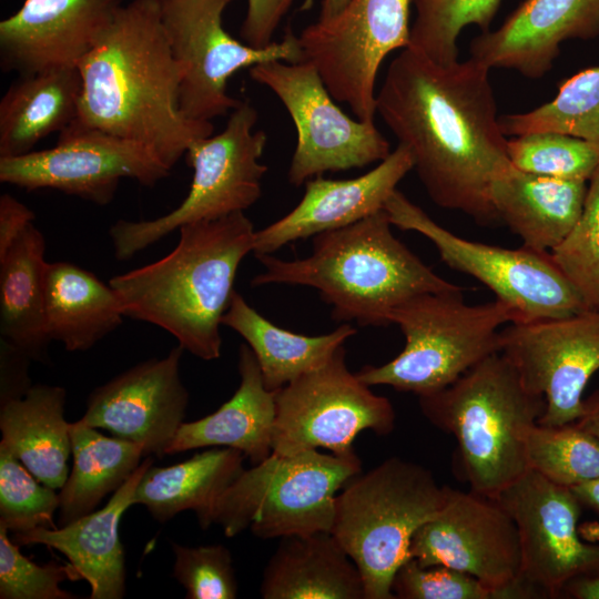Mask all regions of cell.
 I'll return each instance as SVG.
<instances>
[{"mask_svg": "<svg viewBox=\"0 0 599 599\" xmlns=\"http://www.w3.org/2000/svg\"><path fill=\"white\" fill-rule=\"evenodd\" d=\"M31 361L23 352L1 339L0 405L24 396L30 389L28 368Z\"/></svg>", "mask_w": 599, "mask_h": 599, "instance_id": "ee69618b", "label": "cell"}, {"mask_svg": "<svg viewBox=\"0 0 599 599\" xmlns=\"http://www.w3.org/2000/svg\"><path fill=\"white\" fill-rule=\"evenodd\" d=\"M384 210L392 225L428 238L448 267L487 286L515 313V323L561 318L587 309L548 252L463 238L437 224L398 190Z\"/></svg>", "mask_w": 599, "mask_h": 599, "instance_id": "30bf717a", "label": "cell"}, {"mask_svg": "<svg viewBox=\"0 0 599 599\" xmlns=\"http://www.w3.org/2000/svg\"><path fill=\"white\" fill-rule=\"evenodd\" d=\"M424 416L457 443L456 465L470 490L495 499L528 468L526 435L546 402L495 353L448 387L419 397Z\"/></svg>", "mask_w": 599, "mask_h": 599, "instance_id": "5b68a950", "label": "cell"}, {"mask_svg": "<svg viewBox=\"0 0 599 599\" xmlns=\"http://www.w3.org/2000/svg\"><path fill=\"white\" fill-rule=\"evenodd\" d=\"M413 0H349L334 18L298 35L304 60L356 119L374 121L376 79L385 58L409 44Z\"/></svg>", "mask_w": 599, "mask_h": 599, "instance_id": "5bb4252c", "label": "cell"}, {"mask_svg": "<svg viewBox=\"0 0 599 599\" xmlns=\"http://www.w3.org/2000/svg\"><path fill=\"white\" fill-rule=\"evenodd\" d=\"M222 325L245 339L257 359L264 385L270 390H277L321 367L347 338L356 334V328L348 323L317 336L293 333L271 323L236 292L222 317Z\"/></svg>", "mask_w": 599, "mask_h": 599, "instance_id": "1f68e13d", "label": "cell"}, {"mask_svg": "<svg viewBox=\"0 0 599 599\" xmlns=\"http://www.w3.org/2000/svg\"><path fill=\"white\" fill-rule=\"evenodd\" d=\"M232 1L160 0L162 24L181 69L180 111L191 121L211 122L240 104L227 93L229 79L238 70L272 60H304L298 35L291 30L261 49L231 37L222 18Z\"/></svg>", "mask_w": 599, "mask_h": 599, "instance_id": "8fae6325", "label": "cell"}, {"mask_svg": "<svg viewBox=\"0 0 599 599\" xmlns=\"http://www.w3.org/2000/svg\"><path fill=\"white\" fill-rule=\"evenodd\" d=\"M501 353L524 386L545 398L538 424L561 426L583 413L582 393L599 369V313L578 314L524 323H509L499 332Z\"/></svg>", "mask_w": 599, "mask_h": 599, "instance_id": "e0dca14e", "label": "cell"}, {"mask_svg": "<svg viewBox=\"0 0 599 599\" xmlns=\"http://www.w3.org/2000/svg\"><path fill=\"white\" fill-rule=\"evenodd\" d=\"M562 595L575 599H599V570L571 580Z\"/></svg>", "mask_w": 599, "mask_h": 599, "instance_id": "bcb514c9", "label": "cell"}, {"mask_svg": "<svg viewBox=\"0 0 599 599\" xmlns=\"http://www.w3.org/2000/svg\"><path fill=\"white\" fill-rule=\"evenodd\" d=\"M550 255L585 307L599 313V167L588 182L579 221Z\"/></svg>", "mask_w": 599, "mask_h": 599, "instance_id": "74e56055", "label": "cell"}, {"mask_svg": "<svg viewBox=\"0 0 599 599\" xmlns=\"http://www.w3.org/2000/svg\"><path fill=\"white\" fill-rule=\"evenodd\" d=\"M78 69L82 91L73 121L144 145L170 170L194 140L213 133L212 122L180 111L181 69L160 0L122 4Z\"/></svg>", "mask_w": 599, "mask_h": 599, "instance_id": "7a4b0ae2", "label": "cell"}, {"mask_svg": "<svg viewBox=\"0 0 599 599\" xmlns=\"http://www.w3.org/2000/svg\"><path fill=\"white\" fill-rule=\"evenodd\" d=\"M164 257L109 281L123 314L156 325L204 359L221 356L220 327L255 230L244 212L185 224Z\"/></svg>", "mask_w": 599, "mask_h": 599, "instance_id": "3957f363", "label": "cell"}, {"mask_svg": "<svg viewBox=\"0 0 599 599\" xmlns=\"http://www.w3.org/2000/svg\"><path fill=\"white\" fill-rule=\"evenodd\" d=\"M599 38V0H525L496 30L469 44L470 58L488 69L528 79L548 73L564 42Z\"/></svg>", "mask_w": 599, "mask_h": 599, "instance_id": "7402d4cb", "label": "cell"}, {"mask_svg": "<svg viewBox=\"0 0 599 599\" xmlns=\"http://www.w3.org/2000/svg\"><path fill=\"white\" fill-rule=\"evenodd\" d=\"M345 357L342 345L324 365L276 390L273 453L323 448L347 456L355 454L353 443L363 430L379 436L393 432L392 403L351 373Z\"/></svg>", "mask_w": 599, "mask_h": 599, "instance_id": "4fadbf2b", "label": "cell"}, {"mask_svg": "<svg viewBox=\"0 0 599 599\" xmlns=\"http://www.w3.org/2000/svg\"><path fill=\"white\" fill-rule=\"evenodd\" d=\"M445 494L429 469L390 457L337 495L331 532L356 565L365 599L395 598V572L410 558L414 534L438 512Z\"/></svg>", "mask_w": 599, "mask_h": 599, "instance_id": "8992f818", "label": "cell"}, {"mask_svg": "<svg viewBox=\"0 0 599 599\" xmlns=\"http://www.w3.org/2000/svg\"><path fill=\"white\" fill-rule=\"evenodd\" d=\"M257 118L250 101H241L222 132L194 140L185 153L193 169L185 199L153 220L116 221L109 230L115 257L129 260L185 224L252 206L261 197L262 179L267 172L260 162L267 135L263 130L254 131Z\"/></svg>", "mask_w": 599, "mask_h": 599, "instance_id": "9c48e42d", "label": "cell"}, {"mask_svg": "<svg viewBox=\"0 0 599 599\" xmlns=\"http://www.w3.org/2000/svg\"><path fill=\"white\" fill-rule=\"evenodd\" d=\"M387 319L399 326L403 351L384 365H366L355 374L368 386L388 385L420 397L448 387L499 353V328L515 323L516 315L498 300L468 305L458 291L415 295L392 308Z\"/></svg>", "mask_w": 599, "mask_h": 599, "instance_id": "52a82bcc", "label": "cell"}, {"mask_svg": "<svg viewBox=\"0 0 599 599\" xmlns=\"http://www.w3.org/2000/svg\"><path fill=\"white\" fill-rule=\"evenodd\" d=\"M588 182L515 169L496 180L489 194L499 221L520 237L524 246L551 252L579 221Z\"/></svg>", "mask_w": 599, "mask_h": 599, "instance_id": "d4e9b609", "label": "cell"}, {"mask_svg": "<svg viewBox=\"0 0 599 599\" xmlns=\"http://www.w3.org/2000/svg\"><path fill=\"white\" fill-rule=\"evenodd\" d=\"M241 382L234 395L214 413L183 423L166 448L174 455L203 447L240 450L253 465L272 453L276 390L265 387L257 359L247 344L238 349Z\"/></svg>", "mask_w": 599, "mask_h": 599, "instance_id": "cb8c5ba5", "label": "cell"}, {"mask_svg": "<svg viewBox=\"0 0 599 599\" xmlns=\"http://www.w3.org/2000/svg\"><path fill=\"white\" fill-rule=\"evenodd\" d=\"M70 435L72 467L58 493V527L94 511L106 495L124 484L145 456L141 446L104 436L80 419L70 423Z\"/></svg>", "mask_w": 599, "mask_h": 599, "instance_id": "d6a6232c", "label": "cell"}, {"mask_svg": "<svg viewBox=\"0 0 599 599\" xmlns=\"http://www.w3.org/2000/svg\"><path fill=\"white\" fill-rule=\"evenodd\" d=\"M362 473L357 454L318 449L272 453L244 469L216 501L211 522L226 537L250 529L262 539L332 531L339 489Z\"/></svg>", "mask_w": 599, "mask_h": 599, "instance_id": "ba28073f", "label": "cell"}, {"mask_svg": "<svg viewBox=\"0 0 599 599\" xmlns=\"http://www.w3.org/2000/svg\"><path fill=\"white\" fill-rule=\"evenodd\" d=\"M124 314L110 284L70 262L48 263L45 324L51 341L83 352L122 324Z\"/></svg>", "mask_w": 599, "mask_h": 599, "instance_id": "f546056e", "label": "cell"}, {"mask_svg": "<svg viewBox=\"0 0 599 599\" xmlns=\"http://www.w3.org/2000/svg\"><path fill=\"white\" fill-rule=\"evenodd\" d=\"M495 499L517 527L521 578L538 598H558L571 580L599 570V545L580 539L581 504L570 488L529 469Z\"/></svg>", "mask_w": 599, "mask_h": 599, "instance_id": "ac0fdd59", "label": "cell"}, {"mask_svg": "<svg viewBox=\"0 0 599 599\" xmlns=\"http://www.w3.org/2000/svg\"><path fill=\"white\" fill-rule=\"evenodd\" d=\"M260 593L264 599H365L356 565L328 531L280 538Z\"/></svg>", "mask_w": 599, "mask_h": 599, "instance_id": "484cf974", "label": "cell"}, {"mask_svg": "<svg viewBox=\"0 0 599 599\" xmlns=\"http://www.w3.org/2000/svg\"><path fill=\"white\" fill-rule=\"evenodd\" d=\"M123 0H24L0 22V65L30 74L78 68Z\"/></svg>", "mask_w": 599, "mask_h": 599, "instance_id": "ffe728a7", "label": "cell"}, {"mask_svg": "<svg viewBox=\"0 0 599 599\" xmlns=\"http://www.w3.org/2000/svg\"><path fill=\"white\" fill-rule=\"evenodd\" d=\"M506 136L537 132L572 135L599 146V65L566 80L556 97L527 112L499 116Z\"/></svg>", "mask_w": 599, "mask_h": 599, "instance_id": "836d02e7", "label": "cell"}, {"mask_svg": "<svg viewBox=\"0 0 599 599\" xmlns=\"http://www.w3.org/2000/svg\"><path fill=\"white\" fill-rule=\"evenodd\" d=\"M40 483L9 450L0 447V525L9 532L57 528L59 494Z\"/></svg>", "mask_w": 599, "mask_h": 599, "instance_id": "f35d334b", "label": "cell"}, {"mask_svg": "<svg viewBox=\"0 0 599 599\" xmlns=\"http://www.w3.org/2000/svg\"><path fill=\"white\" fill-rule=\"evenodd\" d=\"M250 77L280 99L295 125L291 184L300 186L325 172L364 167L392 152L374 121L353 119L337 105L312 62L266 61L250 68Z\"/></svg>", "mask_w": 599, "mask_h": 599, "instance_id": "7c38bea8", "label": "cell"}, {"mask_svg": "<svg viewBox=\"0 0 599 599\" xmlns=\"http://www.w3.org/2000/svg\"><path fill=\"white\" fill-rule=\"evenodd\" d=\"M512 165L524 172L589 181L599 167V146L557 132H537L507 141Z\"/></svg>", "mask_w": 599, "mask_h": 599, "instance_id": "8d00e7d4", "label": "cell"}, {"mask_svg": "<svg viewBox=\"0 0 599 599\" xmlns=\"http://www.w3.org/2000/svg\"><path fill=\"white\" fill-rule=\"evenodd\" d=\"M385 210L313 237L312 254L294 261L255 256L264 266L252 286L304 285L316 288L336 322L389 325L387 315L423 293L464 291L438 276L392 232Z\"/></svg>", "mask_w": 599, "mask_h": 599, "instance_id": "277c9868", "label": "cell"}, {"mask_svg": "<svg viewBox=\"0 0 599 599\" xmlns=\"http://www.w3.org/2000/svg\"><path fill=\"white\" fill-rule=\"evenodd\" d=\"M65 399L63 387L40 384L0 405V447L53 489H60L70 473L72 443L64 418Z\"/></svg>", "mask_w": 599, "mask_h": 599, "instance_id": "4316f807", "label": "cell"}, {"mask_svg": "<svg viewBox=\"0 0 599 599\" xmlns=\"http://www.w3.org/2000/svg\"><path fill=\"white\" fill-rule=\"evenodd\" d=\"M583 413L575 423L599 440V390L583 400Z\"/></svg>", "mask_w": 599, "mask_h": 599, "instance_id": "7dc6e473", "label": "cell"}, {"mask_svg": "<svg viewBox=\"0 0 599 599\" xmlns=\"http://www.w3.org/2000/svg\"><path fill=\"white\" fill-rule=\"evenodd\" d=\"M392 591L399 599H494L475 577L446 566H422L413 557L395 572Z\"/></svg>", "mask_w": 599, "mask_h": 599, "instance_id": "b9f144b4", "label": "cell"}, {"mask_svg": "<svg viewBox=\"0 0 599 599\" xmlns=\"http://www.w3.org/2000/svg\"><path fill=\"white\" fill-rule=\"evenodd\" d=\"M501 0H413L408 47L439 64L458 61L457 40L468 26L490 30Z\"/></svg>", "mask_w": 599, "mask_h": 599, "instance_id": "d590c367", "label": "cell"}, {"mask_svg": "<svg viewBox=\"0 0 599 599\" xmlns=\"http://www.w3.org/2000/svg\"><path fill=\"white\" fill-rule=\"evenodd\" d=\"M170 171L144 145L74 121L51 149L0 158L2 183L53 189L99 205L113 200L122 179L153 186Z\"/></svg>", "mask_w": 599, "mask_h": 599, "instance_id": "2e32d148", "label": "cell"}, {"mask_svg": "<svg viewBox=\"0 0 599 599\" xmlns=\"http://www.w3.org/2000/svg\"><path fill=\"white\" fill-rule=\"evenodd\" d=\"M183 348L139 363L97 387L80 420L141 446L145 456L166 455L184 423L189 392L180 377Z\"/></svg>", "mask_w": 599, "mask_h": 599, "instance_id": "d6986e66", "label": "cell"}, {"mask_svg": "<svg viewBox=\"0 0 599 599\" xmlns=\"http://www.w3.org/2000/svg\"><path fill=\"white\" fill-rule=\"evenodd\" d=\"M34 214L10 194L0 196V256L13 245L30 224Z\"/></svg>", "mask_w": 599, "mask_h": 599, "instance_id": "f6af8a7d", "label": "cell"}, {"mask_svg": "<svg viewBox=\"0 0 599 599\" xmlns=\"http://www.w3.org/2000/svg\"><path fill=\"white\" fill-rule=\"evenodd\" d=\"M82 80L78 68L19 74L0 100V158L24 155L78 115Z\"/></svg>", "mask_w": 599, "mask_h": 599, "instance_id": "83f0119b", "label": "cell"}, {"mask_svg": "<svg viewBox=\"0 0 599 599\" xmlns=\"http://www.w3.org/2000/svg\"><path fill=\"white\" fill-rule=\"evenodd\" d=\"M349 0H323L318 20L325 21L337 16Z\"/></svg>", "mask_w": 599, "mask_h": 599, "instance_id": "681fc988", "label": "cell"}, {"mask_svg": "<svg viewBox=\"0 0 599 599\" xmlns=\"http://www.w3.org/2000/svg\"><path fill=\"white\" fill-rule=\"evenodd\" d=\"M489 72L470 57L444 65L407 47L376 93V113L409 150L430 200L484 226L499 221L491 184L516 169Z\"/></svg>", "mask_w": 599, "mask_h": 599, "instance_id": "6da1fadb", "label": "cell"}, {"mask_svg": "<svg viewBox=\"0 0 599 599\" xmlns=\"http://www.w3.org/2000/svg\"><path fill=\"white\" fill-rule=\"evenodd\" d=\"M173 577L186 599H234L238 586L230 550L222 545L186 547L171 541Z\"/></svg>", "mask_w": 599, "mask_h": 599, "instance_id": "60d3db41", "label": "cell"}, {"mask_svg": "<svg viewBox=\"0 0 599 599\" xmlns=\"http://www.w3.org/2000/svg\"><path fill=\"white\" fill-rule=\"evenodd\" d=\"M244 457L237 449L214 447L172 466H151L135 488L133 505L144 506L160 522L193 510L207 529L216 501L244 470Z\"/></svg>", "mask_w": 599, "mask_h": 599, "instance_id": "f1b7e54d", "label": "cell"}, {"mask_svg": "<svg viewBox=\"0 0 599 599\" xmlns=\"http://www.w3.org/2000/svg\"><path fill=\"white\" fill-rule=\"evenodd\" d=\"M295 0H247L241 27L242 41L253 48L273 43L274 33Z\"/></svg>", "mask_w": 599, "mask_h": 599, "instance_id": "7bdbcfd3", "label": "cell"}, {"mask_svg": "<svg viewBox=\"0 0 599 599\" xmlns=\"http://www.w3.org/2000/svg\"><path fill=\"white\" fill-rule=\"evenodd\" d=\"M45 241L32 223L0 256V333L32 361L48 357Z\"/></svg>", "mask_w": 599, "mask_h": 599, "instance_id": "4dcf8cb0", "label": "cell"}, {"mask_svg": "<svg viewBox=\"0 0 599 599\" xmlns=\"http://www.w3.org/2000/svg\"><path fill=\"white\" fill-rule=\"evenodd\" d=\"M410 557L422 566H446L466 572L494 599L538 598L521 578L517 527L493 498L446 486L438 512L414 534Z\"/></svg>", "mask_w": 599, "mask_h": 599, "instance_id": "9a60e30c", "label": "cell"}, {"mask_svg": "<svg viewBox=\"0 0 599 599\" xmlns=\"http://www.w3.org/2000/svg\"><path fill=\"white\" fill-rule=\"evenodd\" d=\"M20 546L9 538L0 525V598L1 599H74V593L60 587L65 580H80L68 562L51 561L37 565L20 551Z\"/></svg>", "mask_w": 599, "mask_h": 599, "instance_id": "ab89813d", "label": "cell"}, {"mask_svg": "<svg viewBox=\"0 0 599 599\" xmlns=\"http://www.w3.org/2000/svg\"><path fill=\"white\" fill-rule=\"evenodd\" d=\"M153 459H146L112 494L106 505L57 528L13 534L19 546L44 545L61 552L91 589L90 599H121L125 593V555L119 536L123 514L133 506L135 488Z\"/></svg>", "mask_w": 599, "mask_h": 599, "instance_id": "603a6c76", "label": "cell"}, {"mask_svg": "<svg viewBox=\"0 0 599 599\" xmlns=\"http://www.w3.org/2000/svg\"><path fill=\"white\" fill-rule=\"evenodd\" d=\"M581 506L599 514V478L582 483L570 488Z\"/></svg>", "mask_w": 599, "mask_h": 599, "instance_id": "c3c4849f", "label": "cell"}, {"mask_svg": "<svg viewBox=\"0 0 599 599\" xmlns=\"http://www.w3.org/2000/svg\"><path fill=\"white\" fill-rule=\"evenodd\" d=\"M413 170L409 150L398 144L367 173L348 180L322 175L305 183L300 203L268 226L255 231V256L272 254L286 244L356 223L380 210Z\"/></svg>", "mask_w": 599, "mask_h": 599, "instance_id": "44dd1931", "label": "cell"}, {"mask_svg": "<svg viewBox=\"0 0 599 599\" xmlns=\"http://www.w3.org/2000/svg\"><path fill=\"white\" fill-rule=\"evenodd\" d=\"M528 468L571 488L599 478V440L576 423L535 424L526 435Z\"/></svg>", "mask_w": 599, "mask_h": 599, "instance_id": "e575fe53", "label": "cell"}]
</instances>
